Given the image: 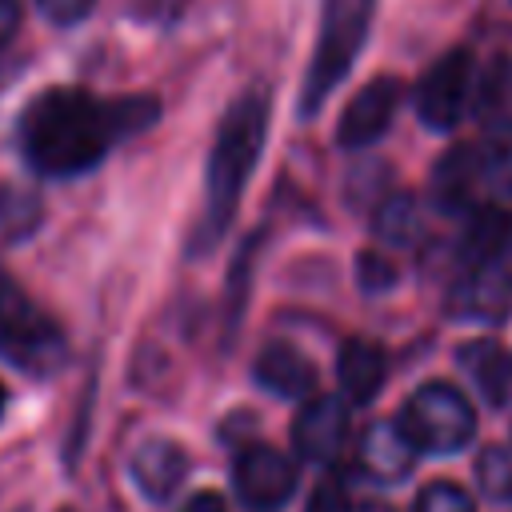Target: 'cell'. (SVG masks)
Segmentation results:
<instances>
[{
	"label": "cell",
	"instance_id": "44dd1931",
	"mask_svg": "<svg viewBox=\"0 0 512 512\" xmlns=\"http://www.w3.org/2000/svg\"><path fill=\"white\" fill-rule=\"evenodd\" d=\"M476 480H480L484 496L512 504V444L484 448V456L476 460Z\"/></svg>",
	"mask_w": 512,
	"mask_h": 512
},
{
	"label": "cell",
	"instance_id": "8992f818",
	"mask_svg": "<svg viewBox=\"0 0 512 512\" xmlns=\"http://www.w3.org/2000/svg\"><path fill=\"white\" fill-rule=\"evenodd\" d=\"M468 92H472V52L452 48L424 72V80L416 88V112L428 128L448 132V128L460 124Z\"/></svg>",
	"mask_w": 512,
	"mask_h": 512
},
{
	"label": "cell",
	"instance_id": "f1b7e54d",
	"mask_svg": "<svg viewBox=\"0 0 512 512\" xmlns=\"http://www.w3.org/2000/svg\"><path fill=\"white\" fill-rule=\"evenodd\" d=\"M0 416H4V384H0Z\"/></svg>",
	"mask_w": 512,
	"mask_h": 512
},
{
	"label": "cell",
	"instance_id": "5b68a950",
	"mask_svg": "<svg viewBox=\"0 0 512 512\" xmlns=\"http://www.w3.org/2000/svg\"><path fill=\"white\" fill-rule=\"evenodd\" d=\"M396 420L408 432V440L416 444V452L448 456V452H460L476 436L472 400L456 384H448V380L420 384L408 396V404H404V412Z\"/></svg>",
	"mask_w": 512,
	"mask_h": 512
},
{
	"label": "cell",
	"instance_id": "7402d4cb",
	"mask_svg": "<svg viewBox=\"0 0 512 512\" xmlns=\"http://www.w3.org/2000/svg\"><path fill=\"white\" fill-rule=\"evenodd\" d=\"M416 512H476L472 496L452 480H432L416 496Z\"/></svg>",
	"mask_w": 512,
	"mask_h": 512
},
{
	"label": "cell",
	"instance_id": "9c48e42d",
	"mask_svg": "<svg viewBox=\"0 0 512 512\" xmlns=\"http://www.w3.org/2000/svg\"><path fill=\"white\" fill-rule=\"evenodd\" d=\"M348 440V400L344 396H312L296 424L292 444L308 464H332Z\"/></svg>",
	"mask_w": 512,
	"mask_h": 512
},
{
	"label": "cell",
	"instance_id": "3957f363",
	"mask_svg": "<svg viewBox=\"0 0 512 512\" xmlns=\"http://www.w3.org/2000/svg\"><path fill=\"white\" fill-rule=\"evenodd\" d=\"M368 28H372V0H324L316 52H312V64L304 72L300 116H316L324 108V100L348 76Z\"/></svg>",
	"mask_w": 512,
	"mask_h": 512
},
{
	"label": "cell",
	"instance_id": "d6986e66",
	"mask_svg": "<svg viewBox=\"0 0 512 512\" xmlns=\"http://www.w3.org/2000/svg\"><path fill=\"white\" fill-rule=\"evenodd\" d=\"M476 156H480L484 188H492L496 196H512V120L488 128L484 140L476 144Z\"/></svg>",
	"mask_w": 512,
	"mask_h": 512
},
{
	"label": "cell",
	"instance_id": "52a82bcc",
	"mask_svg": "<svg viewBox=\"0 0 512 512\" xmlns=\"http://www.w3.org/2000/svg\"><path fill=\"white\" fill-rule=\"evenodd\" d=\"M232 484H236V496L248 508L272 512V508L292 500V492H296V464L284 452L268 448V444H248V448L236 452Z\"/></svg>",
	"mask_w": 512,
	"mask_h": 512
},
{
	"label": "cell",
	"instance_id": "4316f807",
	"mask_svg": "<svg viewBox=\"0 0 512 512\" xmlns=\"http://www.w3.org/2000/svg\"><path fill=\"white\" fill-rule=\"evenodd\" d=\"M180 512H228V504H224L216 492H196Z\"/></svg>",
	"mask_w": 512,
	"mask_h": 512
},
{
	"label": "cell",
	"instance_id": "e0dca14e",
	"mask_svg": "<svg viewBox=\"0 0 512 512\" xmlns=\"http://www.w3.org/2000/svg\"><path fill=\"white\" fill-rule=\"evenodd\" d=\"M460 364L464 372L472 376L476 392L488 400V404H504L508 392H512V364L504 356V348L496 340H476L468 348H460Z\"/></svg>",
	"mask_w": 512,
	"mask_h": 512
},
{
	"label": "cell",
	"instance_id": "ffe728a7",
	"mask_svg": "<svg viewBox=\"0 0 512 512\" xmlns=\"http://www.w3.org/2000/svg\"><path fill=\"white\" fill-rule=\"evenodd\" d=\"M40 220H44V204L32 188H24V184H4L0 188V232L8 240L32 236L40 228Z\"/></svg>",
	"mask_w": 512,
	"mask_h": 512
},
{
	"label": "cell",
	"instance_id": "f546056e",
	"mask_svg": "<svg viewBox=\"0 0 512 512\" xmlns=\"http://www.w3.org/2000/svg\"><path fill=\"white\" fill-rule=\"evenodd\" d=\"M508 280H512V264H508Z\"/></svg>",
	"mask_w": 512,
	"mask_h": 512
},
{
	"label": "cell",
	"instance_id": "6da1fadb",
	"mask_svg": "<svg viewBox=\"0 0 512 512\" xmlns=\"http://www.w3.org/2000/svg\"><path fill=\"white\" fill-rule=\"evenodd\" d=\"M156 116V96L96 100L80 88H52L28 104L20 120V148L40 176L64 180L100 164L112 144L152 128Z\"/></svg>",
	"mask_w": 512,
	"mask_h": 512
},
{
	"label": "cell",
	"instance_id": "2e32d148",
	"mask_svg": "<svg viewBox=\"0 0 512 512\" xmlns=\"http://www.w3.org/2000/svg\"><path fill=\"white\" fill-rule=\"evenodd\" d=\"M512 244V212L496 204H480L464 224V260L468 264H500Z\"/></svg>",
	"mask_w": 512,
	"mask_h": 512
},
{
	"label": "cell",
	"instance_id": "484cf974",
	"mask_svg": "<svg viewBox=\"0 0 512 512\" xmlns=\"http://www.w3.org/2000/svg\"><path fill=\"white\" fill-rule=\"evenodd\" d=\"M20 28V0H0V44H8Z\"/></svg>",
	"mask_w": 512,
	"mask_h": 512
},
{
	"label": "cell",
	"instance_id": "9a60e30c",
	"mask_svg": "<svg viewBox=\"0 0 512 512\" xmlns=\"http://www.w3.org/2000/svg\"><path fill=\"white\" fill-rule=\"evenodd\" d=\"M188 476V452L176 444V440H164V436H152L136 448L132 456V480L136 488L148 496V500H168L176 496V488L184 484Z\"/></svg>",
	"mask_w": 512,
	"mask_h": 512
},
{
	"label": "cell",
	"instance_id": "277c9868",
	"mask_svg": "<svg viewBox=\"0 0 512 512\" xmlns=\"http://www.w3.org/2000/svg\"><path fill=\"white\" fill-rule=\"evenodd\" d=\"M0 352L32 376H48L68 360V340L56 328V320H48L24 296V288L4 272H0Z\"/></svg>",
	"mask_w": 512,
	"mask_h": 512
},
{
	"label": "cell",
	"instance_id": "4fadbf2b",
	"mask_svg": "<svg viewBox=\"0 0 512 512\" xmlns=\"http://www.w3.org/2000/svg\"><path fill=\"white\" fill-rule=\"evenodd\" d=\"M252 376L264 392H272L280 400H304L316 388V372H312L308 356L300 348H292L288 340L264 344L256 364H252Z\"/></svg>",
	"mask_w": 512,
	"mask_h": 512
},
{
	"label": "cell",
	"instance_id": "83f0119b",
	"mask_svg": "<svg viewBox=\"0 0 512 512\" xmlns=\"http://www.w3.org/2000/svg\"><path fill=\"white\" fill-rule=\"evenodd\" d=\"M356 512H396L392 504H384V500H368V504H360Z\"/></svg>",
	"mask_w": 512,
	"mask_h": 512
},
{
	"label": "cell",
	"instance_id": "d4e9b609",
	"mask_svg": "<svg viewBox=\"0 0 512 512\" xmlns=\"http://www.w3.org/2000/svg\"><path fill=\"white\" fill-rule=\"evenodd\" d=\"M36 4H40V12H44L52 24L68 28V24H80V20L92 12L96 0H36Z\"/></svg>",
	"mask_w": 512,
	"mask_h": 512
},
{
	"label": "cell",
	"instance_id": "ba28073f",
	"mask_svg": "<svg viewBox=\"0 0 512 512\" xmlns=\"http://www.w3.org/2000/svg\"><path fill=\"white\" fill-rule=\"evenodd\" d=\"M396 108H400V80H396V76H376V80H368V84L348 100V108H344V116H340V124H336V144H340V148H352V152L376 144V140L388 132Z\"/></svg>",
	"mask_w": 512,
	"mask_h": 512
},
{
	"label": "cell",
	"instance_id": "7a4b0ae2",
	"mask_svg": "<svg viewBox=\"0 0 512 512\" xmlns=\"http://www.w3.org/2000/svg\"><path fill=\"white\" fill-rule=\"evenodd\" d=\"M268 112H272V100H268L264 84L240 92L232 100V108L224 112L216 140H212L208 168H204V212H200V224L192 232V252L212 248L228 232L232 212L240 204V192H244V184L260 160V148L268 136Z\"/></svg>",
	"mask_w": 512,
	"mask_h": 512
},
{
	"label": "cell",
	"instance_id": "5bb4252c",
	"mask_svg": "<svg viewBox=\"0 0 512 512\" xmlns=\"http://www.w3.org/2000/svg\"><path fill=\"white\" fill-rule=\"evenodd\" d=\"M336 380H340V392L348 404H368L376 400V392L384 388L388 380V356L376 340H364V336H352L340 344V356H336Z\"/></svg>",
	"mask_w": 512,
	"mask_h": 512
},
{
	"label": "cell",
	"instance_id": "4dcf8cb0",
	"mask_svg": "<svg viewBox=\"0 0 512 512\" xmlns=\"http://www.w3.org/2000/svg\"><path fill=\"white\" fill-rule=\"evenodd\" d=\"M60 512H72V508H60Z\"/></svg>",
	"mask_w": 512,
	"mask_h": 512
},
{
	"label": "cell",
	"instance_id": "cb8c5ba5",
	"mask_svg": "<svg viewBox=\"0 0 512 512\" xmlns=\"http://www.w3.org/2000/svg\"><path fill=\"white\" fill-rule=\"evenodd\" d=\"M304 512H352V500H348V492H344L340 480H324V484L312 488Z\"/></svg>",
	"mask_w": 512,
	"mask_h": 512
},
{
	"label": "cell",
	"instance_id": "603a6c76",
	"mask_svg": "<svg viewBox=\"0 0 512 512\" xmlns=\"http://www.w3.org/2000/svg\"><path fill=\"white\" fill-rule=\"evenodd\" d=\"M356 268H360V288H368V292H384L396 284V268L376 252H360Z\"/></svg>",
	"mask_w": 512,
	"mask_h": 512
},
{
	"label": "cell",
	"instance_id": "ac0fdd59",
	"mask_svg": "<svg viewBox=\"0 0 512 512\" xmlns=\"http://www.w3.org/2000/svg\"><path fill=\"white\" fill-rule=\"evenodd\" d=\"M372 232L388 244V248H412L424 232V216L416 196L408 192H388L376 208H372Z\"/></svg>",
	"mask_w": 512,
	"mask_h": 512
},
{
	"label": "cell",
	"instance_id": "8fae6325",
	"mask_svg": "<svg viewBox=\"0 0 512 512\" xmlns=\"http://www.w3.org/2000/svg\"><path fill=\"white\" fill-rule=\"evenodd\" d=\"M512 308V280L500 264H468L452 288V312L468 320H504Z\"/></svg>",
	"mask_w": 512,
	"mask_h": 512
},
{
	"label": "cell",
	"instance_id": "7c38bea8",
	"mask_svg": "<svg viewBox=\"0 0 512 512\" xmlns=\"http://www.w3.org/2000/svg\"><path fill=\"white\" fill-rule=\"evenodd\" d=\"M484 188L480 180V156H476V144L472 148H452L436 160L432 168V180H428V196H432V208L448 212V216H460V212H476V192Z\"/></svg>",
	"mask_w": 512,
	"mask_h": 512
},
{
	"label": "cell",
	"instance_id": "30bf717a",
	"mask_svg": "<svg viewBox=\"0 0 512 512\" xmlns=\"http://www.w3.org/2000/svg\"><path fill=\"white\" fill-rule=\"evenodd\" d=\"M356 464L368 480L376 484H396L412 472L416 464V444L408 440V432L400 428V420H372L360 432L356 444Z\"/></svg>",
	"mask_w": 512,
	"mask_h": 512
}]
</instances>
